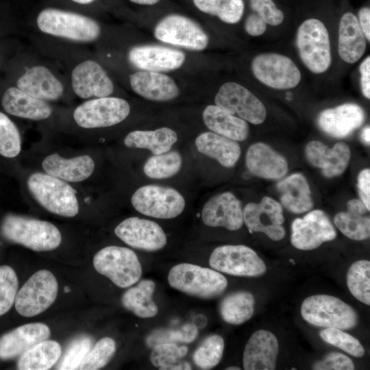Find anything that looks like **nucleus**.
I'll return each mask as SVG.
<instances>
[{"instance_id": "1", "label": "nucleus", "mask_w": 370, "mask_h": 370, "mask_svg": "<svg viewBox=\"0 0 370 370\" xmlns=\"http://www.w3.org/2000/svg\"><path fill=\"white\" fill-rule=\"evenodd\" d=\"M1 233L8 241L36 251L55 249L62 241L60 232L51 223L14 214L4 218Z\"/></svg>"}, {"instance_id": "2", "label": "nucleus", "mask_w": 370, "mask_h": 370, "mask_svg": "<svg viewBox=\"0 0 370 370\" xmlns=\"http://www.w3.org/2000/svg\"><path fill=\"white\" fill-rule=\"evenodd\" d=\"M36 23L46 34L75 42L94 41L101 33L100 25L94 19L56 8L42 10L37 16Z\"/></svg>"}, {"instance_id": "3", "label": "nucleus", "mask_w": 370, "mask_h": 370, "mask_svg": "<svg viewBox=\"0 0 370 370\" xmlns=\"http://www.w3.org/2000/svg\"><path fill=\"white\" fill-rule=\"evenodd\" d=\"M168 282L176 290L202 299L219 296L227 286L226 278L219 271L190 263L173 267Z\"/></svg>"}, {"instance_id": "4", "label": "nucleus", "mask_w": 370, "mask_h": 370, "mask_svg": "<svg viewBox=\"0 0 370 370\" xmlns=\"http://www.w3.org/2000/svg\"><path fill=\"white\" fill-rule=\"evenodd\" d=\"M27 187L34 199L53 214L73 217L79 212L75 190L61 179L37 172L29 177Z\"/></svg>"}, {"instance_id": "5", "label": "nucleus", "mask_w": 370, "mask_h": 370, "mask_svg": "<svg viewBox=\"0 0 370 370\" xmlns=\"http://www.w3.org/2000/svg\"><path fill=\"white\" fill-rule=\"evenodd\" d=\"M301 315L308 323L325 328L350 330L358 323V314L351 306L328 295H314L305 299Z\"/></svg>"}, {"instance_id": "6", "label": "nucleus", "mask_w": 370, "mask_h": 370, "mask_svg": "<svg viewBox=\"0 0 370 370\" xmlns=\"http://www.w3.org/2000/svg\"><path fill=\"white\" fill-rule=\"evenodd\" d=\"M93 265L100 274L121 288L136 283L142 275L140 262L134 251L119 246H108L93 258Z\"/></svg>"}, {"instance_id": "7", "label": "nucleus", "mask_w": 370, "mask_h": 370, "mask_svg": "<svg viewBox=\"0 0 370 370\" xmlns=\"http://www.w3.org/2000/svg\"><path fill=\"white\" fill-rule=\"evenodd\" d=\"M296 44L301 60L310 71L321 73L330 67L329 34L321 21L310 18L304 21L298 28Z\"/></svg>"}, {"instance_id": "8", "label": "nucleus", "mask_w": 370, "mask_h": 370, "mask_svg": "<svg viewBox=\"0 0 370 370\" xmlns=\"http://www.w3.org/2000/svg\"><path fill=\"white\" fill-rule=\"evenodd\" d=\"M58 291V284L53 274L45 269L38 271L17 292L15 308L23 317L36 316L52 305Z\"/></svg>"}, {"instance_id": "9", "label": "nucleus", "mask_w": 370, "mask_h": 370, "mask_svg": "<svg viewBox=\"0 0 370 370\" xmlns=\"http://www.w3.org/2000/svg\"><path fill=\"white\" fill-rule=\"evenodd\" d=\"M140 213L156 219H173L185 208L183 196L175 189L157 185H145L137 189L131 198Z\"/></svg>"}, {"instance_id": "10", "label": "nucleus", "mask_w": 370, "mask_h": 370, "mask_svg": "<svg viewBox=\"0 0 370 370\" xmlns=\"http://www.w3.org/2000/svg\"><path fill=\"white\" fill-rule=\"evenodd\" d=\"M209 264L212 269L235 276L256 277L267 271L264 261L255 251L243 245H226L212 252Z\"/></svg>"}, {"instance_id": "11", "label": "nucleus", "mask_w": 370, "mask_h": 370, "mask_svg": "<svg viewBox=\"0 0 370 370\" xmlns=\"http://www.w3.org/2000/svg\"><path fill=\"white\" fill-rule=\"evenodd\" d=\"M130 106L119 97H104L86 101L73 112L76 123L86 129L106 127L116 125L129 115Z\"/></svg>"}, {"instance_id": "12", "label": "nucleus", "mask_w": 370, "mask_h": 370, "mask_svg": "<svg viewBox=\"0 0 370 370\" xmlns=\"http://www.w3.org/2000/svg\"><path fill=\"white\" fill-rule=\"evenodd\" d=\"M156 39L194 51H201L208 45V36L199 24L179 14L162 18L154 29Z\"/></svg>"}, {"instance_id": "13", "label": "nucleus", "mask_w": 370, "mask_h": 370, "mask_svg": "<svg viewBox=\"0 0 370 370\" xmlns=\"http://www.w3.org/2000/svg\"><path fill=\"white\" fill-rule=\"evenodd\" d=\"M215 105L254 125L263 123L267 110L262 101L248 89L235 82L223 84L215 97Z\"/></svg>"}, {"instance_id": "14", "label": "nucleus", "mask_w": 370, "mask_h": 370, "mask_svg": "<svg viewBox=\"0 0 370 370\" xmlns=\"http://www.w3.org/2000/svg\"><path fill=\"white\" fill-rule=\"evenodd\" d=\"M251 70L258 80L275 89H289L298 85L301 73L288 57L278 53H262L251 62Z\"/></svg>"}, {"instance_id": "15", "label": "nucleus", "mask_w": 370, "mask_h": 370, "mask_svg": "<svg viewBox=\"0 0 370 370\" xmlns=\"http://www.w3.org/2000/svg\"><path fill=\"white\" fill-rule=\"evenodd\" d=\"M336 232L325 212L314 210L291 225V242L300 250H312L322 243L334 240Z\"/></svg>"}, {"instance_id": "16", "label": "nucleus", "mask_w": 370, "mask_h": 370, "mask_svg": "<svg viewBox=\"0 0 370 370\" xmlns=\"http://www.w3.org/2000/svg\"><path fill=\"white\" fill-rule=\"evenodd\" d=\"M244 223L251 232H262L273 241L285 236L283 209L280 203L264 197L260 203H249L243 210Z\"/></svg>"}, {"instance_id": "17", "label": "nucleus", "mask_w": 370, "mask_h": 370, "mask_svg": "<svg viewBox=\"0 0 370 370\" xmlns=\"http://www.w3.org/2000/svg\"><path fill=\"white\" fill-rule=\"evenodd\" d=\"M115 234L129 246L147 251H158L166 244V236L156 222L130 217L121 222L114 229Z\"/></svg>"}, {"instance_id": "18", "label": "nucleus", "mask_w": 370, "mask_h": 370, "mask_svg": "<svg viewBox=\"0 0 370 370\" xmlns=\"http://www.w3.org/2000/svg\"><path fill=\"white\" fill-rule=\"evenodd\" d=\"M73 92L82 99L108 97L114 84L103 68L97 62L87 60L76 65L71 73Z\"/></svg>"}, {"instance_id": "19", "label": "nucleus", "mask_w": 370, "mask_h": 370, "mask_svg": "<svg viewBox=\"0 0 370 370\" xmlns=\"http://www.w3.org/2000/svg\"><path fill=\"white\" fill-rule=\"evenodd\" d=\"M127 58L132 65L140 71L160 73L181 67L186 55L180 50L167 47L144 45L132 47Z\"/></svg>"}, {"instance_id": "20", "label": "nucleus", "mask_w": 370, "mask_h": 370, "mask_svg": "<svg viewBox=\"0 0 370 370\" xmlns=\"http://www.w3.org/2000/svg\"><path fill=\"white\" fill-rule=\"evenodd\" d=\"M201 219L209 227H223L231 231L237 230L244 223L241 201L230 192L215 195L204 206Z\"/></svg>"}, {"instance_id": "21", "label": "nucleus", "mask_w": 370, "mask_h": 370, "mask_svg": "<svg viewBox=\"0 0 370 370\" xmlns=\"http://www.w3.org/2000/svg\"><path fill=\"white\" fill-rule=\"evenodd\" d=\"M365 119L363 109L356 103H347L325 109L318 117V125L328 135L345 138L360 127Z\"/></svg>"}, {"instance_id": "22", "label": "nucleus", "mask_w": 370, "mask_h": 370, "mask_svg": "<svg viewBox=\"0 0 370 370\" xmlns=\"http://www.w3.org/2000/svg\"><path fill=\"white\" fill-rule=\"evenodd\" d=\"M306 156L310 163L320 169L326 177L338 176L345 171L351 157L347 144L336 143L332 148L318 141H310L306 147Z\"/></svg>"}, {"instance_id": "23", "label": "nucleus", "mask_w": 370, "mask_h": 370, "mask_svg": "<svg viewBox=\"0 0 370 370\" xmlns=\"http://www.w3.org/2000/svg\"><path fill=\"white\" fill-rule=\"evenodd\" d=\"M279 344L271 332L259 330L248 340L243 352V365L245 370H273Z\"/></svg>"}, {"instance_id": "24", "label": "nucleus", "mask_w": 370, "mask_h": 370, "mask_svg": "<svg viewBox=\"0 0 370 370\" xmlns=\"http://www.w3.org/2000/svg\"><path fill=\"white\" fill-rule=\"evenodd\" d=\"M49 328L42 323L23 325L0 338V359L10 360L21 356L35 345L50 336Z\"/></svg>"}, {"instance_id": "25", "label": "nucleus", "mask_w": 370, "mask_h": 370, "mask_svg": "<svg viewBox=\"0 0 370 370\" xmlns=\"http://www.w3.org/2000/svg\"><path fill=\"white\" fill-rule=\"evenodd\" d=\"M16 87L23 92L43 101H54L62 97L64 86L47 67L36 65L28 68L18 79Z\"/></svg>"}, {"instance_id": "26", "label": "nucleus", "mask_w": 370, "mask_h": 370, "mask_svg": "<svg viewBox=\"0 0 370 370\" xmlns=\"http://www.w3.org/2000/svg\"><path fill=\"white\" fill-rule=\"evenodd\" d=\"M245 163L254 175L268 180H280L288 169L285 158L263 143H257L249 147Z\"/></svg>"}, {"instance_id": "27", "label": "nucleus", "mask_w": 370, "mask_h": 370, "mask_svg": "<svg viewBox=\"0 0 370 370\" xmlns=\"http://www.w3.org/2000/svg\"><path fill=\"white\" fill-rule=\"evenodd\" d=\"M132 90L140 97L151 101H166L176 98L179 88L169 76L159 72L139 71L130 75Z\"/></svg>"}, {"instance_id": "28", "label": "nucleus", "mask_w": 370, "mask_h": 370, "mask_svg": "<svg viewBox=\"0 0 370 370\" xmlns=\"http://www.w3.org/2000/svg\"><path fill=\"white\" fill-rule=\"evenodd\" d=\"M42 166L46 173L70 182H78L88 178L95 169V162L88 155L66 159L58 153L47 156Z\"/></svg>"}, {"instance_id": "29", "label": "nucleus", "mask_w": 370, "mask_h": 370, "mask_svg": "<svg viewBox=\"0 0 370 370\" xmlns=\"http://www.w3.org/2000/svg\"><path fill=\"white\" fill-rule=\"evenodd\" d=\"M1 104L8 114L31 120L46 119L52 112L51 106L45 101L32 97L14 86L4 92Z\"/></svg>"}, {"instance_id": "30", "label": "nucleus", "mask_w": 370, "mask_h": 370, "mask_svg": "<svg viewBox=\"0 0 370 370\" xmlns=\"http://www.w3.org/2000/svg\"><path fill=\"white\" fill-rule=\"evenodd\" d=\"M366 40L356 16L345 13L338 28V51L341 59L350 64L357 62L365 52Z\"/></svg>"}, {"instance_id": "31", "label": "nucleus", "mask_w": 370, "mask_h": 370, "mask_svg": "<svg viewBox=\"0 0 370 370\" xmlns=\"http://www.w3.org/2000/svg\"><path fill=\"white\" fill-rule=\"evenodd\" d=\"M195 145L199 153L227 168L236 164L241 153L240 145L236 140L212 132L199 134L195 139Z\"/></svg>"}, {"instance_id": "32", "label": "nucleus", "mask_w": 370, "mask_h": 370, "mask_svg": "<svg viewBox=\"0 0 370 370\" xmlns=\"http://www.w3.org/2000/svg\"><path fill=\"white\" fill-rule=\"evenodd\" d=\"M202 118L206 127L217 134L236 141H243L248 136L249 125L247 121L216 105L206 106Z\"/></svg>"}, {"instance_id": "33", "label": "nucleus", "mask_w": 370, "mask_h": 370, "mask_svg": "<svg viewBox=\"0 0 370 370\" xmlns=\"http://www.w3.org/2000/svg\"><path fill=\"white\" fill-rule=\"evenodd\" d=\"M277 189L282 206L291 212L303 213L313 206L309 184L301 173H293L282 180Z\"/></svg>"}, {"instance_id": "34", "label": "nucleus", "mask_w": 370, "mask_h": 370, "mask_svg": "<svg viewBox=\"0 0 370 370\" xmlns=\"http://www.w3.org/2000/svg\"><path fill=\"white\" fill-rule=\"evenodd\" d=\"M347 211L337 213L334 219L336 227L347 237L362 241L369 238L370 219L369 210L359 199H351L347 204Z\"/></svg>"}, {"instance_id": "35", "label": "nucleus", "mask_w": 370, "mask_h": 370, "mask_svg": "<svg viewBox=\"0 0 370 370\" xmlns=\"http://www.w3.org/2000/svg\"><path fill=\"white\" fill-rule=\"evenodd\" d=\"M177 140V134L172 129L161 127L155 130H135L124 139L130 148L147 149L154 155L169 151Z\"/></svg>"}, {"instance_id": "36", "label": "nucleus", "mask_w": 370, "mask_h": 370, "mask_svg": "<svg viewBox=\"0 0 370 370\" xmlns=\"http://www.w3.org/2000/svg\"><path fill=\"white\" fill-rule=\"evenodd\" d=\"M156 284L150 280H143L136 286L127 290L123 295V306L140 318L155 317L158 306L153 300Z\"/></svg>"}, {"instance_id": "37", "label": "nucleus", "mask_w": 370, "mask_h": 370, "mask_svg": "<svg viewBox=\"0 0 370 370\" xmlns=\"http://www.w3.org/2000/svg\"><path fill=\"white\" fill-rule=\"evenodd\" d=\"M61 347L55 341L45 340L23 353L17 362L20 370H47L60 359Z\"/></svg>"}, {"instance_id": "38", "label": "nucleus", "mask_w": 370, "mask_h": 370, "mask_svg": "<svg viewBox=\"0 0 370 370\" xmlns=\"http://www.w3.org/2000/svg\"><path fill=\"white\" fill-rule=\"evenodd\" d=\"M255 299L247 291H238L228 295L220 304V314L226 323L241 325L252 317Z\"/></svg>"}, {"instance_id": "39", "label": "nucleus", "mask_w": 370, "mask_h": 370, "mask_svg": "<svg viewBox=\"0 0 370 370\" xmlns=\"http://www.w3.org/2000/svg\"><path fill=\"white\" fill-rule=\"evenodd\" d=\"M370 262L358 260L349 267L347 284L352 295L360 302L370 305Z\"/></svg>"}, {"instance_id": "40", "label": "nucleus", "mask_w": 370, "mask_h": 370, "mask_svg": "<svg viewBox=\"0 0 370 370\" xmlns=\"http://www.w3.org/2000/svg\"><path fill=\"white\" fill-rule=\"evenodd\" d=\"M182 156L176 151L153 155L146 161L143 171L152 179H166L177 174L182 166Z\"/></svg>"}, {"instance_id": "41", "label": "nucleus", "mask_w": 370, "mask_h": 370, "mask_svg": "<svg viewBox=\"0 0 370 370\" xmlns=\"http://www.w3.org/2000/svg\"><path fill=\"white\" fill-rule=\"evenodd\" d=\"M201 12L218 16L227 23L238 22L244 12L243 0H193Z\"/></svg>"}, {"instance_id": "42", "label": "nucleus", "mask_w": 370, "mask_h": 370, "mask_svg": "<svg viewBox=\"0 0 370 370\" xmlns=\"http://www.w3.org/2000/svg\"><path fill=\"white\" fill-rule=\"evenodd\" d=\"M224 350L223 338L218 334L206 337L195 349L193 358L201 369H211L221 361Z\"/></svg>"}, {"instance_id": "43", "label": "nucleus", "mask_w": 370, "mask_h": 370, "mask_svg": "<svg viewBox=\"0 0 370 370\" xmlns=\"http://www.w3.org/2000/svg\"><path fill=\"white\" fill-rule=\"evenodd\" d=\"M116 352L114 341L109 337L99 340L87 353L77 369L97 370L105 367Z\"/></svg>"}, {"instance_id": "44", "label": "nucleus", "mask_w": 370, "mask_h": 370, "mask_svg": "<svg viewBox=\"0 0 370 370\" xmlns=\"http://www.w3.org/2000/svg\"><path fill=\"white\" fill-rule=\"evenodd\" d=\"M93 338L89 335H81L73 339L66 347L56 365L58 370L77 369L79 365L91 349Z\"/></svg>"}, {"instance_id": "45", "label": "nucleus", "mask_w": 370, "mask_h": 370, "mask_svg": "<svg viewBox=\"0 0 370 370\" xmlns=\"http://www.w3.org/2000/svg\"><path fill=\"white\" fill-rule=\"evenodd\" d=\"M21 149L20 133L16 125L4 113L0 112V154L14 158Z\"/></svg>"}, {"instance_id": "46", "label": "nucleus", "mask_w": 370, "mask_h": 370, "mask_svg": "<svg viewBox=\"0 0 370 370\" xmlns=\"http://www.w3.org/2000/svg\"><path fill=\"white\" fill-rule=\"evenodd\" d=\"M186 346L179 347L175 343H166L156 345L150 354L151 363L160 369L173 370L174 366L187 354Z\"/></svg>"}, {"instance_id": "47", "label": "nucleus", "mask_w": 370, "mask_h": 370, "mask_svg": "<svg viewBox=\"0 0 370 370\" xmlns=\"http://www.w3.org/2000/svg\"><path fill=\"white\" fill-rule=\"evenodd\" d=\"M319 336L323 341L354 357L360 358L365 354V349L360 341L343 330L327 328L320 332Z\"/></svg>"}, {"instance_id": "48", "label": "nucleus", "mask_w": 370, "mask_h": 370, "mask_svg": "<svg viewBox=\"0 0 370 370\" xmlns=\"http://www.w3.org/2000/svg\"><path fill=\"white\" fill-rule=\"evenodd\" d=\"M198 334L197 328L193 323H188L178 330H158L151 334L146 343L150 347L166 343H186L195 341Z\"/></svg>"}, {"instance_id": "49", "label": "nucleus", "mask_w": 370, "mask_h": 370, "mask_svg": "<svg viewBox=\"0 0 370 370\" xmlns=\"http://www.w3.org/2000/svg\"><path fill=\"white\" fill-rule=\"evenodd\" d=\"M18 278L9 266L0 267V316L5 314L14 303L18 292Z\"/></svg>"}, {"instance_id": "50", "label": "nucleus", "mask_w": 370, "mask_h": 370, "mask_svg": "<svg viewBox=\"0 0 370 370\" xmlns=\"http://www.w3.org/2000/svg\"><path fill=\"white\" fill-rule=\"evenodd\" d=\"M250 6L267 24L278 25L284 20V13L272 0H250Z\"/></svg>"}, {"instance_id": "51", "label": "nucleus", "mask_w": 370, "mask_h": 370, "mask_svg": "<svg viewBox=\"0 0 370 370\" xmlns=\"http://www.w3.org/2000/svg\"><path fill=\"white\" fill-rule=\"evenodd\" d=\"M355 367L347 356L338 352H330L323 360L312 365L315 370H353Z\"/></svg>"}, {"instance_id": "52", "label": "nucleus", "mask_w": 370, "mask_h": 370, "mask_svg": "<svg viewBox=\"0 0 370 370\" xmlns=\"http://www.w3.org/2000/svg\"><path fill=\"white\" fill-rule=\"evenodd\" d=\"M357 186L360 201L365 204L367 210H370V170L363 169L358 176Z\"/></svg>"}, {"instance_id": "53", "label": "nucleus", "mask_w": 370, "mask_h": 370, "mask_svg": "<svg viewBox=\"0 0 370 370\" xmlns=\"http://www.w3.org/2000/svg\"><path fill=\"white\" fill-rule=\"evenodd\" d=\"M245 28L250 36H258L264 33L267 23L257 14H251L245 21Z\"/></svg>"}, {"instance_id": "54", "label": "nucleus", "mask_w": 370, "mask_h": 370, "mask_svg": "<svg viewBox=\"0 0 370 370\" xmlns=\"http://www.w3.org/2000/svg\"><path fill=\"white\" fill-rule=\"evenodd\" d=\"M360 85L363 95L370 98V58L368 56L360 65Z\"/></svg>"}, {"instance_id": "55", "label": "nucleus", "mask_w": 370, "mask_h": 370, "mask_svg": "<svg viewBox=\"0 0 370 370\" xmlns=\"http://www.w3.org/2000/svg\"><path fill=\"white\" fill-rule=\"evenodd\" d=\"M358 22L367 40H370V9L361 8L358 12Z\"/></svg>"}, {"instance_id": "56", "label": "nucleus", "mask_w": 370, "mask_h": 370, "mask_svg": "<svg viewBox=\"0 0 370 370\" xmlns=\"http://www.w3.org/2000/svg\"><path fill=\"white\" fill-rule=\"evenodd\" d=\"M361 139L367 145L370 143V127L369 126L365 127L361 132Z\"/></svg>"}, {"instance_id": "57", "label": "nucleus", "mask_w": 370, "mask_h": 370, "mask_svg": "<svg viewBox=\"0 0 370 370\" xmlns=\"http://www.w3.org/2000/svg\"><path fill=\"white\" fill-rule=\"evenodd\" d=\"M132 2L140 5H153L157 3L160 0H130Z\"/></svg>"}, {"instance_id": "58", "label": "nucleus", "mask_w": 370, "mask_h": 370, "mask_svg": "<svg viewBox=\"0 0 370 370\" xmlns=\"http://www.w3.org/2000/svg\"><path fill=\"white\" fill-rule=\"evenodd\" d=\"M74 2L81 4H88L92 2L94 0H72Z\"/></svg>"}, {"instance_id": "59", "label": "nucleus", "mask_w": 370, "mask_h": 370, "mask_svg": "<svg viewBox=\"0 0 370 370\" xmlns=\"http://www.w3.org/2000/svg\"><path fill=\"white\" fill-rule=\"evenodd\" d=\"M226 370H241L240 367H229L225 369Z\"/></svg>"}, {"instance_id": "60", "label": "nucleus", "mask_w": 370, "mask_h": 370, "mask_svg": "<svg viewBox=\"0 0 370 370\" xmlns=\"http://www.w3.org/2000/svg\"><path fill=\"white\" fill-rule=\"evenodd\" d=\"M69 290H70V288H68V287H65V290H64V291H65V292H69Z\"/></svg>"}]
</instances>
